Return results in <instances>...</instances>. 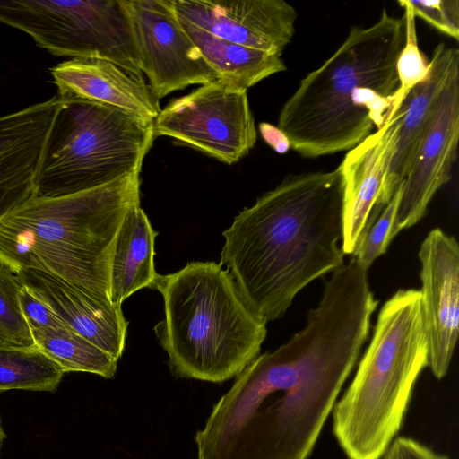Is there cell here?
Instances as JSON below:
<instances>
[{"label":"cell","instance_id":"30bf717a","mask_svg":"<svg viewBox=\"0 0 459 459\" xmlns=\"http://www.w3.org/2000/svg\"><path fill=\"white\" fill-rule=\"evenodd\" d=\"M140 71L159 100L192 84L218 81L169 0H124Z\"/></svg>","mask_w":459,"mask_h":459},{"label":"cell","instance_id":"603a6c76","mask_svg":"<svg viewBox=\"0 0 459 459\" xmlns=\"http://www.w3.org/2000/svg\"><path fill=\"white\" fill-rule=\"evenodd\" d=\"M403 8L405 22V42L396 62L398 88L394 94V104L388 120L400 108L409 91L425 80L429 74V62L420 51L416 32L415 15L407 0L398 1Z\"/></svg>","mask_w":459,"mask_h":459},{"label":"cell","instance_id":"83f0119b","mask_svg":"<svg viewBox=\"0 0 459 459\" xmlns=\"http://www.w3.org/2000/svg\"><path fill=\"white\" fill-rule=\"evenodd\" d=\"M383 459H449L446 455L435 452L429 446L411 437H395Z\"/></svg>","mask_w":459,"mask_h":459},{"label":"cell","instance_id":"4fadbf2b","mask_svg":"<svg viewBox=\"0 0 459 459\" xmlns=\"http://www.w3.org/2000/svg\"><path fill=\"white\" fill-rule=\"evenodd\" d=\"M178 18L221 39L281 56L296 9L283 0H169Z\"/></svg>","mask_w":459,"mask_h":459},{"label":"cell","instance_id":"484cf974","mask_svg":"<svg viewBox=\"0 0 459 459\" xmlns=\"http://www.w3.org/2000/svg\"><path fill=\"white\" fill-rule=\"evenodd\" d=\"M415 17H420L448 37L459 39V1L407 0Z\"/></svg>","mask_w":459,"mask_h":459},{"label":"cell","instance_id":"9c48e42d","mask_svg":"<svg viewBox=\"0 0 459 459\" xmlns=\"http://www.w3.org/2000/svg\"><path fill=\"white\" fill-rule=\"evenodd\" d=\"M155 136H168L231 165L255 146V119L247 90L220 81L170 101L153 121Z\"/></svg>","mask_w":459,"mask_h":459},{"label":"cell","instance_id":"4316f807","mask_svg":"<svg viewBox=\"0 0 459 459\" xmlns=\"http://www.w3.org/2000/svg\"><path fill=\"white\" fill-rule=\"evenodd\" d=\"M18 299L22 316L30 329H70L45 303L23 285Z\"/></svg>","mask_w":459,"mask_h":459},{"label":"cell","instance_id":"f546056e","mask_svg":"<svg viewBox=\"0 0 459 459\" xmlns=\"http://www.w3.org/2000/svg\"><path fill=\"white\" fill-rule=\"evenodd\" d=\"M5 438H6V434L3 429L2 422L0 420V455H1L2 447H3V444H4V441Z\"/></svg>","mask_w":459,"mask_h":459},{"label":"cell","instance_id":"277c9868","mask_svg":"<svg viewBox=\"0 0 459 459\" xmlns=\"http://www.w3.org/2000/svg\"><path fill=\"white\" fill-rule=\"evenodd\" d=\"M141 172L55 197L32 196L0 219V265L14 274L37 269L110 301L119 229L141 203Z\"/></svg>","mask_w":459,"mask_h":459},{"label":"cell","instance_id":"6da1fadb","mask_svg":"<svg viewBox=\"0 0 459 459\" xmlns=\"http://www.w3.org/2000/svg\"><path fill=\"white\" fill-rule=\"evenodd\" d=\"M377 306L365 270H335L304 328L259 354L213 406L195 436L197 459H307Z\"/></svg>","mask_w":459,"mask_h":459},{"label":"cell","instance_id":"d6986e66","mask_svg":"<svg viewBox=\"0 0 459 459\" xmlns=\"http://www.w3.org/2000/svg\"><path fill=\"white\" fill-rule=\"evenodd\" d=\"M156 236L140 204L132 206L117 237L110 275L112 303L122 305L141 289H155L160 277L154 264Z\"/></svg>","mask_w":459,"mask_h":459},{"label":"cell","instance_id":"5b68a950","mask_svg":"<svg viewBox=\"0 0 459 459\" xmlns=\"http://www.w3.org/2000/svg\"><path fill=\"white\" fill-rule=\"evenodd\" d=\"M164 318L154 326L173 375L212 383L237 377L261 351L266 323L215 262L187 263L160 275Z\"/></svg>","mask_w":459,"mask_h":459},{"label":"cell","instance_id":"7a4b0ae2","mask_svg":"<svg viewBox=\"0 0 459 459\" xmlns=\"http://www.w3.org/2000/svg\"><path fill=\"white\" fill-rule=\"evenodd\" d=\"M342 194L340 165L290 174L223 231L220 264L264 323L281 318L300 290L344 264Z\"/></svg>","mask_w":459,"mask_h":459},{"label":"cell","instance_id":"8992f818","mask_svg":"<svg viewBox=\"0 0 459 459\" xmlns=\"http://www.w3.org/2000/svg\"><path fill=\"white\" fill-rule=\"evenodd\" d=\"M355 375L332 411L333 432L348 459H381L403 422L428 367L420 290L401 289L382 306Z\"/></svg>","mask_w":459,"mask_h":459},{"label":"cell","instance_id":"52a82bcc","mask_svg":"<svg viewBox=\"0 0 459 459\" xmlns=\"http://www.w3.org/2000/svg\"><path fill=\"white\" fill-rule=\"evenodd\" d=\"M154 138L153 122L103 104L58 98L34 196L73 195L141 172Z\"/></svg>","mask_w":459,"mask_h":459},{"label":"cell","instance_id":"f1b7e54d","mask_svg":"<svg viewBox=\"0 0 459 459\" xmlns=\"http://www.w3.org/2000/svg\"><path fill=\"white\" fill-rule=\"evenodd\" d=\"M260 131L264 139L276 152L283 153L290 148L288 138L277 126L263 123L260 125Z\"/></svg>","mask_w":459,"mask_h":459},{"label":"cell","instance_id":"7c38bea8","mask_svg":"<svg viewBox=\"0 0 459 459\" xmlns=\"http://www.w3.org/2000/svg\"><path fill=\"white\" fill-rule=\"evenodd\" d=\"M421 307L428 367L442 379L447 374L459 335V245L441 229L430 230L419 250Z\"/></svg>","mask_w":459,"mask_h":459},{"label":"cell","instance_id":"cb8c5ba5","mask_svg":"<svg viewBox=\"0 0 459 459\" xmlns=\"http://www.w3.org/2000/svg\"><path fill=\"white\" fill-rule=\"evenodd\" d=\"M400 194L401 186L385 206H373L360 232L351 257L366 270L386 252L394 239L392 230Z\"/></svg>","mask_w":459,"mask_h":459},{"label":"cell","instance_id":"5bb4252c","mask_svg":"<svg viewBox=\"0 0 459 459\" xmlns=\"http://www.w3.org/2000/svg\"><path fill=\"white\" fill-rule=\"evenodd\" d=\"M15 274L71 330L119 360L128 326L121 305L99 299L44 271L22 269Z\"/></svg>","mask_w":459,"mask_h":459},{"label":"cell","instance_id":"7402d4cb","mask_svg":"<svg viewBox=\"0 0 459 459\" xmlns=\"http://www.w3.org/2000/svg\"><path fill=\"white\" fill-rule=\"evenodd\" d=\"M65 375L62 368L35 344L15 345L0 341V392H55Z\"/></svg>","mask_w":459,"mask_h":459},{"label":"cell","instance_id":"d4e9b609","mask_svg":"<svg viewBox=\"0 0 459 459\" xmlns=\"http://www.w3.org/2000/svg\"><path fill=\"white\" fill-rule=\"evenodd\" d=\"M22 288L16 274L0 265V341L30 346L34 342L18 299Z\"/></svg>","mask_w":459,"mask_h":459},{"label":"cell","instance_id":"44dd1931","mask_svg":"<svg viewBox=\"0 0 459 459\" xmlns=\"http://www.w3.org/2000/svg\"><path fill=\"white\" fill-rule=\"evenodd\" d=\"M34 344L65 373L114 377L118 360L70 329H30Z\"/></svg>","mask_w":459,"mask_h":459},{"label":"cell","instance_id":"ba28073f","mask_svg":"<svg viewBox=\"0 0 459 459\" xmlns=\"http://www.w3.org/2000/svg\"><path fill=\"white\" fill-rule=\"evenodd\" d=\"M0 22L54 56L102 58L143 78L124 0H0Z\"/></svg>","mask_w":459,"mask_h":459},{"label":"cell","instance_id":"9a60e30c","mask_svg":"<svg viewBox=\"0 0 459 459\" xmlns=\"http://www.w3.org/2000/svg\"><path fill=\"white\" fill-rule=\"evenodd\" d=\"M57 96L0 116V219L34 196L36 176Z\"/></svg>","mask_w":459,"mask_h":459},{"label":"cell","instance_id":"8fae6325","mask_svg":"<svg viewBox=\"0 0 459 459\" xmlns=\"http://www.w3.org/2000/svg\"><path fill=\"white\" fill-rule=\"evenodd\" d=\"M459 139V65L451 72L431 121L401 184L392 235L418 223L452 177Z\"/></svg>","mask_w":459,"mask_h":459},{"label":"cell","instance_id":"ac0fdd59","mask_svg":"<svg viewBox=\"0 0 459 459\" xmlns=\"http://www.w3.org/2000/svg\"><path fill=\"white\" fill-rule=\"evenodd\" d=\"M459 50L439 43L429 62V74L415 85L400 106L395 142L379 196L374 206H385L401 186L429 127L441 91L455 67Z\"/></svg>","mask_w":459,"mask_h":459},{"label":"cell","instance_id":"3957f363","mask_svg":"<svg viewBox=\"0 0 459 459\" xmlns=\"http://www.w3.org/2000/svg\"><path fill=\"white\" fill-rule=\"evenodd\" d=\"M405 22L384 9L368 27H353L283 104L277 127L303 157L349 151L381 128L398 88L396 62Z\"/></svg>","mask_w":459,"mask_h":459},{"label":"cell","instance_id":"e0dca14e","mask_svg":"<svg viewBox=\"0 0 459 459\" xmlns=\"http://www.w3.org/2000/svg\"><path fill=\"white\" fill-rule=\"evenodd\" d=\"M401 117L398 108L381 128L349 150L340 164L343 181L341 247L344 255H352L379 196Z\"/></svg>","mask_w":459,"mask_h":459},{"label":"cell","instance_id":"ffe728a7","mask_svg":"<svg viewBox=\"0 0 459 459\" xmlns=\"http://www.w3.org/2000/svg\"><path fill=\"white\" fill-rule=\"evenodd\" d=\"M178 19L218 81L230 87L247 90L287 69L281 56L229 41Z\"/></svg>","mask_w":459,"mask_h":459},{"label":"cell","instance_id":"2e32d148","mask_svg":"<svg viewBox=\"0 0 459 459\" xmlns=\"http://www.w3.org/2000/svg\"><path fill=\"white\" fill-rule=\"evenodd\" d=\"M60 99H80L153 122L160 109L143 78L96 57L72 58L50 69Z\"/></svg>","mask_w":459,"mask_h":459}]
</instances>
